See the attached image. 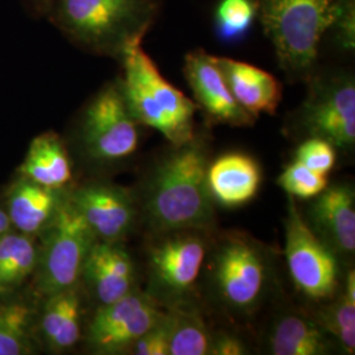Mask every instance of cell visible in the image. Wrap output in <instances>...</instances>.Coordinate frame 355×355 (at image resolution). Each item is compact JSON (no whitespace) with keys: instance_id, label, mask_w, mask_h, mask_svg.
I'll list each match as a JSON object with an SVG mask.
<instances>
[{"instance_id":"d6a6232c","label":"cell","mask_w":355,"mask_h":355,"mask_svg":"<svg viewBox=\"0 0 355 355\" xmlns=\"http://www.w3.org/2000/svg\"><path fill=\"white\" fill-rule=\"evenodd\" d=\"M12 223L11 218L8 216V212L6 209V205L3 203L1 198H0V239L7 234L8 232L12 230Z\"/></svg>"},{"instance_id":"d4e9b609","label":"cell","mask_w":355,"mask_h":355,"mask_svg":"<svg viewBox=\"0 0 355 355\" xmlns=\"http://www.w3.org/2000/svg\"><path fill=\"white\" fill-rule=\"evenodd\" d=\"M38 261V239L12 229L0 239V292L31 284Z\"/></svg>"},{"instance_id":"ba28073f","label":"cell","mask_w":355,"mask_h":355,"mask_svg":"<svg viewBox=\"0 0 355 355\" xmlns=\"http://www.w3.org/2000/svg\"><path fill=\"white\" fill-rule=\"evenodd\" d=\"M205 234L191 229L153 234L146 250L145 291L162 308L192 300L209 249Z\"/></svg>"},{"instance_id":"7402d4cb","label":"cell","mask_w":355,"mask_h":355,"mask_svg":"<svg viewBox=\"0 0 355 355\" xmlns=\"http://www.w3.org/2000/svg\"><path fill=\"white\" fill-rule=\"evenodd\" d=\"M16 174L51 189L73 186V165L64 139L53 130L36 136Z\"/></svg>"},{"instance_id":"603a6c76","label":"cell","mask_w":355,"mask_h":355,"mask_svg":"<svg viewBox=\"0 0 355 355\" xmlns=\"http://www.w3.org/2000/svg\"><path fill=\"white\" fill-rule=\"evenodd\" d=\"M321 308L311 313L318 324L329 333L338 350L343 354L355 352V272L354 267L345 271L340 292Z\"/></svg>"},{"instance_id":"ac0fdd59","label":"cell","mask_w":355,"mask_h":355,"mask_svg":"<svg viewBox=\"0 0 355 355\" xmlns=\"http://www.w3.org/2000/svg\"><path fill=\"white\" fill-rule=\"evenodd\" d=\"M261 183V166L246 153H225L208 165V190L214 203L220 207L237 208L250 203Z\"/></svg>"},{"instance_id":"8992f818","label":"cell","mask_w":355,"mask_h":355,"mask_svg":"<svg viewBox=\"0 0 355 355\" xmlns=\"http://www.w3.org/2000/svg\"><path fill=\"white\" fill-rule=\"evenodd\" d=\"M140 128L117 76L83 105L76 117L74 135L80 154L89 164L110 167L123 164L136 154Z\"/></svg>"},{"instance_id":"9a60e30c","label":"cell","mask_w":355,"mask_h":355,"mask_svg":"<svg viewBox=\"0 0 355 355\" xmlns=\"http://www.w3.org/2000/svg\"><path fill=\"white\" fill-rule=\"evenodd\" d=\"M79 284L96 306L111 304L139 288L136 265L124 242H95Z\"/></svg>"},{"instance_id":"4dcf8cb0","label":"cell","mask_w":355,"mask_h":355,"mask_svg":"<svg viewBox=\"0 0 355 355\" xmlns=\"http://www.w3.org/2000/svg\"><path fill=\"white\" fill-rule=\"evenodd\" d=\"M243 354H249V349L241 337L228 331H218L212 334L208 355Z\"/></svg>"},{"instance_id":"7c38bea8","label":"cell","mask_w":355,"mask_h":355,"mask_svg":"<svg viewBox=\"0 0 355 355\" xmlns=\"http://www.w3.org/2000/svg\"><path fill=\"white\" fill-rule=\"evenodd\" d=\"M69 199L98 241H125L140 218L136 192L110 180L94 179L73 184Z\"/></svg>"},{"instance_id":"83f0119b","label":"cell","mask_w":355,"mask_h":355,"mask_svg":"<svg viewBox=\"0 0 355 355\" xmlns=\"http://www.w3.org/2000/svg\"><path fill=\"white\" fill-rule=\"evenodd\" d=\"M295 159L313 171L328 175L337 162V149L329 141L311 137L297 146Z\"/></svg>"},{"instance_id":"1f68e13d","label":"cell","mask_w":355,"mask_h":355,"mask_svg":"<svg viewBox=\"0 0 355 355\" xmlns=\"http://www.w3.org/2000/svg\"><path fill=\"white\" fill-rule=\"evenodd\" d=\"M26 12L33 19H44L49 0H20Z\"/></svg>"},{"instance_id":"44dd1931","label":"cell","mask_w":355,"mask_h":355,"mask_svg":"<svg viewBox=\"0 0 355 355\" xmlns=\"http://www.w3.org/2000/svg\"><path fill=\"white\" fill-rule=\"evenodd\" d=\"M234 99L248 112L274 114L282 101L279 80L265 70L227 57H215Z\"/></svg>"},{"instance_id":"f546056e","label":"cell","mask_w":355,"mask_h":355,"mask_svg":"<svg viewBox=\"0 0 355 355\" xmlns=\"http://www.w3.org/2000/svg\"><path fill=\"white\" fill-rule=\"evenodd\" d=\"M354 6V0H338L334 21L330 26L338 45L347 51H354L355 48Z\"/></svg>"},{"instance_id":"484cf974","label":"cell","mask_w":355,"mask_h":355,"mask_svg":"<svg viewBox=\"0 0 355 355\" xmlns=\"http://www.w3.org/2000/svg\"><path fill=\"white\" fill-rule=\"evenodd\" d=\"M258 16L257 0H221L216 8V29L223 41L243 37Z\"/></svg>"},{"instance_id":"cb8c5ba5","label":"cell","mask_w":355,"mask_h":355,"mask_svg":"<svg viewBox=\"0 0 355 355\" xmlns=\"http://www.w3.org/2000/svg\"><path fill=\"white\" fill-rule=\"evenodd\" d=\"M165 312L168 355H208L212 333L192 300L165 308Z\"/></svg>"},{"instance_id":"d6986e66","label":"cell","mask_w":355,"mask_h":355,"mask_svg":"<svg viewBox=\"0 0 355 355\" xmlns=\"http://www.w3.org/2000/svg\"><path fill=\"white\" fill-rule=\"evenodd\" d=\"M338 350L329 333L304 311H283L272 318L265 352L272 355H328Z\"/></svg>"},{"instance_id":"3957f363","label":"cell","mask_w":355,"mask_h":355,"mask_svg":"<svg viewBox=\"0 0 355 355\" xmlns=\"http://www.w3.org/2000/svg\"><path fill=\"white\" fill-rule=\"evenodd\" d=\"M212 245L207 254L212 299L233 318H252L275 288V255L266 243L239 230L221 233Z\"/></svg>"},{"instance_id":"6da1fadb","label":"cell","mask_w":355,"mask_h":355,"mask_svg":"<svg viewBox=\"0 0 355 355\" xmlns=\"http://www.w3.org/2000/svg\"><path fill=\"white\" fill-rule=\"evenodd\" d=\"M209 149L202 136L171 145L136 192L140 217L154 233L170 230L212 232L215 205L207 184Z\"/></svg>"},{"instance_id":"5b68a950","label":"cell","mask_w":355,"mask_h":355,"mask_svg":"<svg viewBox=\"0 0 355 355\" xmlns=\"http://www.w3.org/2000/svg\"><path fill=\"white\" fill-rule=\"evenodd\" d=\"M338 0H257L258 19L279 67L293 82L316 71L318 48L334 21Z\"/></svg>"},{"instance_id":"5bb4252c","label":"cell","mask_w":355,"mask_h":355,"mask_svg":"<svg viewBox=\"0 0 355 355\" xmlns=\"http://www.w3.org/2000/svg\"><path fill=\"white\" fill-rule=\"evenodd\" d=\"M309 228L338 257L343 266H350L355 254V193L350 183L328 186L312 199L306 215Z\"/></svg>"},{"instance_id":"30bf717a","label":"cell","mask_w":355,"mask_h":355,"mask_svg":"<svg viewBox=\"0 0 355 355\" xmlns=\"http://www.w3.org/2000/svg\"><path fill=\"white\" fill-rule=\"evenodd\" d=\"M286 228V259L297 292L315 304L331 300L343 286V263L309 228L296 200L288 196Z\"/></svg>"},{"instance_id":"e0dca14e","label":"cell","mask_w":355,"mask_h":355,"mask_svg":"<svg viewBox=\"0 0 355 355\" xmlns=\"http://www.w3.org/2000/svg\"><path fill=\"white\" fill-rule=\"evenodd\" d=\"M70 187L51 189L16 174L0 198L11 218L12 228L38 237L58 215L67 200Z\"/></svg>"},{"instance_id":"8fae6325","label":"cell","mask_w":355,"mask_h":355,"mask_svg":"<svg viewBox=\"0 0 355 355\" xmlns=\"http://www.w3.org/2000/svg\"><path fill=\"white\" fill-rule=\"evenodd\" d=\"M164 311L148 292L136 288L111 304L96 306L83 330L82 341L91 354H128Z\"/></svg>"},{"instance_id":"277c9868","label":"cell","mask_w":355,"mask_h":355,"mask_svg":"<svg viewBox=\"0 0 355 355\" xmlns=\"http://www.w3.org/2000/svg\"><path fill=\"white\" fill-rule=\"evenodd\" d=\"M120 64L121 89L141 127L155 129L171 145L192 140L198 105L166 80L142 45L130 46Z\"/></svg>"},{"instance_id":"7a4b0ae2","label":"cell","mask_w":355,"mask_h":355,"mask_svg":"<svg viewBox=\"0 0 355 355\" xmlns=\"http://www.w3.org/2000/svg\"><path fill=\"white\" fill-rule=\"evenodd\" d=\"M161 10L162 0H49L44 19L76 48L120 61Z\"/></svg>"},{"instance_id":"4316f807","label":"cell","mask_w":355,"mask_h":355,"mask_svg":"<svg viewBox=\"0 0 355 355\" xmlns=\"http://www.w3.org/2000/svg\"><path fill=\"white\" fill-rule=\"evenodd\" d=\"M278 184L293 199H313L329 184L328 175L320 174L293 159L284 167L278 178Z\"/></svg>"},{"instance_id":"52a82bcc","label":"cell","mask_w":355,"mask_h":355,"mask_svg":"<svg viewBox=\"0 0 355 355\" xmlns=\"http://www.w3.org/2000/svg\"><path fill=\"white\" fill-rule=\"evenodd\" d=\"M302 103L286 120V132L300 139H322L337 149L355 146V80L349 71L313 73Z\"/></svg>"},{"instance_id":"4fadbf2b","label":"cell","mask_w":355,"mask_h":355,"mask_svg":"<svg viewBox=\"0 0 355 355\" xmlns=\"http://www.w3.org/2000/svg\"><path fill=\"white\" fill-rule=\"evenodd\" d=\"M183 73L193 92L198 108L214 124L252 127L257 116L248 112L234 99L215 55L204 49L192 51L184 57Z\"/></svg>"},{"instance_id":"ffe728a7","label":"cell","mask_w":355,"mask_h":355,"mask_svg":"<svg viewBox=\"0 0 355 355\" xmlns=\"http://www.w3.org/2000/svg\"><path fill=\"white\" fill-rule=\"evenodd\" d=\"M40 297L29 288L0 292V355H33L37 340Z\"/></svg>"},{"instance_id":"9c48e42d","label":"cell","mask_w":355,"mask_h":355,"mask_svg":"<svg viewBox=\"0 0 355 355\" xmlns=\"http://www.w3.org/2000/svg\"><path fill=\"white\" fill-rule=\"evenodd\" d=\"M38 239V261L31 288L40 299L79 284L89 252L98 241L69 196Z\"/></svg>"},{"instance_id":"f1b7e54d","label":"cell","mask_w":355,"mask_h":355,"mask_svg":"<svg viewBox=\"0 0 355 355\" xmlns=\"http://www.w3.org/2000/svg\"><path fill=\"white\" fill-rule=\"evenodd\" d=\"M128 354L132 355H168V329L166 321V312L133 343Z\"/></svg>"},{"instance_id":"2e32d148","label":"cell","mask_w":355,"mask_h":355,"mask_svg":"<svg viewBox=\"0 0 355 355\" xmlns=\"http://www.w3.org/2000/svg\"><path fill=\"white\" fill-rule=\"evenodd\" d=\"M85 296L76 284L40 299L36 330L41 352L64 354L82 343Z\"/></svg>"}]
</instances>
